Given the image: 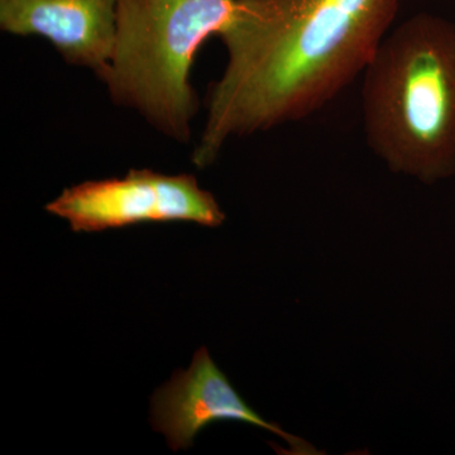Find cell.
Listing matches in <instances>:
<instances>
[{"mask_svg":"<svg viewBox=\"0 0 455 455\" xmlns=\"http://www.w3.org/2000/svg\"><path fill=\"white\" fill-rule=\"evenodd\" d=\"M405 0H235L218 33L227 61L206 92L193 152L205 169L229 140L324 109L364 74Z\"/></svg>","mask_w":455,"mask_h":455,"instance_id":"cell-1","label":"cell"},{"mask_svg":"<svg viewBox=\"0 0 455 455\" xmlns=\"http://www.w3.org/2000/svg\"><path fill=\"white\" fill-rule=\"evenodd\" d=\"M367 145L424 184L455 176V22L418 13L394 27L362 75Z\"/></svg>","mask_w":455,"mask_h":455,"instance_id":"cell-2","label":"cell"},{"mask_svg":"<svg viewBox=\"0 0 455 455\" xmlns=\"http://www.w3.org/2000/svg\"><path fill=\"white\" fill-rule=\"evenodd\" d=\"M44 209L68 220L74 232L86 233L164 221L217 228L226 220L214 196L200 188L196 176L148 169L74 185Z\"/></svg>","mask_w":455,"mask_h":455,"instance_id":"cell-4","label":"cell"},{"mask_svg":"<svg viewBox=\"0 0 455 455\" xmlns=\"http://www.w3.org/2000/svg\"><path fill=\"white\" fill-rule=\"evenodd\" d=\"M223 420L242 421L276 434L290 445V454H320L309 443L268 423L248 406L203 347L188 370L176 371L170 381L155 392L151 424L164 434L170 448L178 451L190 448L204 427Z\"/></svg>","mask_w":455,"mask_h":455,"instance_id":"cell-5","label":"cell"},{"mask_svg":"<svg viewBox=\"0 0 455 455\" xmlns=\"http://www.w3.org/2000/svg\"><path fill=\"white\" fill-rule=\"evenodd\" d=\"M235 0H116V41L99 80L116 106L136 110L167 139L187 145L199 98L191 68L226 25Z\"/></svg>","mask_w":455,"mask_h":455,"instance_id":"cell-3","label":"cell"},{"mask_svg":"<svg viewBox=\"0 0 455 455\" xmlns=\"http://www.w3.org/2000/svg\"><path fill=\"white\" fill-rule=\"evenodd\" d=\"M116 0H0V28L46 38L66 64L99 79L116 41Z\"/></svg>","mask_w":455,"mask_h":455,"instance_id":"cell-6","label":"cell"}]
</instances>
